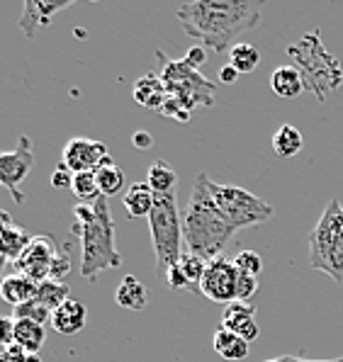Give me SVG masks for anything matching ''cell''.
Instances as JSON below:
<instances>
[{"label":"cell","mask_w":343,"mask_h":362,"mask_svg":"<svg viewBox=\"0 0 343 362\" xmlns=\"http://www.w3.org/2000/svg\"><path fill=\"white\" fill-rule=\"evenodd\" d=\"M132 95H134L136 105H141V107H146V110H153V112H161L168 93H165V86H163L161 76L146 74V76L136 78Z\"/></svg>","instance_id":"ac0fdd59"},{"label":"cell","mask_w":343,"mask_h":362,"mask_svg":"<svg viewBox=\"0 0 343 362\" xmlns=\"http://www.w3.org/2000/svg\"><path fill=\"white\" fill-rule=\"evenodd\" d=\"M37 289H40V285H37L35 280H30V277H25V275H18V272L0 280V297L13 306L32 302V299L37 297Z\"/></svg>","instance_id":"ffe728a7"},{"label":"cell","mask_w":343,"mask_h":362,"mask_svg":"<svg viewBox=\"0 0 343 362\" xmlns=\"http://www.w3.org/2000/svg\"><path fill=\"white\" fill-rule=\"evenodd\" d=\"M239 76L241 74L231 64H226V66L219 69V83H224V86H234V83L239 81Z\"/></svg>","instance_id":"f35d334b"},{"label":"cell","mask_w":343,"mask_h":362,"mask_svg":"<svg viewBox=\"0 0 343 362\" xmlns=\"http://www.w3.org/2000/svg\"><path fill=\"white\" fill-rule=\"evenodd\" d=\"M71 192H74V197L79 199V204H95L98 199L103 197L100 187H98L95 173H76Z\"/></svg>","instance_id":"f1b7e54d"},{"label":"cell","mask_w":343,"mask_h":362,"mask_svg":"<svg viewBox=\"0 0 343 362\" xmlns=\"http://www.w3.org/2000/svg\"><path fill=\"white\" fill-rule=\"evenodd\" d=\"M0 280H3V277H0Z\"/></svg>","instance_id":"7bdbcfd3"},{"label":"cell","mask_w":343,"mask_h":362,"mask_svg":"<svg viewBox=\"0 0 343 362\" xmlns=\"http://www.w3.org/2000/svg\"><path fill=\"white\" fill-rule=\"evenodd\" d=\"M236 229L217 207L209 192L207 173H197L192 182L190 197L182 211V241L187 253H195L204 260L224 255V248L234 238Z\"/></svg>","instance_id":"7a4b0ae2"},{"label":"cell","mask_w":343,"mask_h":362,"mask_svg":"<svg viewBox=\"0 0 343 362\" xmlns=\"http://www.w3.org/2000/svg\"><path fill=\"white\" fill-rule=\"evenodd\" d=\"M35 168V151H32V139L27 134H22L15 144L13 151L0 153V185L10 192V197L15 199V204L25 202L22 194V182Z\"/></svg>","instance_id":"9c48e42d"},{"label":"cell","mask_w":343,"mask_h":362,"mask_svg":"<svg viewBox=\"0 0 343 362\" xmlns=\"http://www.w3.org/2000/svg\"><path fill=\"white\" fill-rule=\"evenodd\" d=\"M5 263H8V255H5V250H3V246H0V272H3V267H5Z\"/></svg>","instance_id":"b9f144b4"},{"label":"cell","mask_w":343,"mask_h":362,"mask_svg":"<svg viewBox=\"0 0 343 362\" xmlns=\"http://www.w3.org/2000/svg\"><path fill=\"white\" fill-rule=\"evenodd\" d=\"M234 265L239 272H246V275L258 277V272L263 270V258L256 253V250H241L234 258Z\"/></svg>","instance_id":"1f68e13d"},{"label":"cell","mask_w":343,"mask_h":362,"mask_svg":"<svg viewBox=\"0 0 343 362\" xmlns=\"http://www.w3.org/2000/svg\"><path fill=\"white\" fill-rule=\"evenodd\" d=\"M265 362H343V358H334V360H307V358H300V355H280V358L265 360Z\"/></svg>","instance_id":"60d3db41"},{"label":"cell","mask_w":343,"mask_h":362,"mask_svg":"<svg viewBox=\"0 0 343 362\" xmlns=\"http://www.w3.org/2000/svg\"><path fill=\"white\" fill-rule=\"evenodd\" d=\"M209 192H212L217 207L222 209V214L231 221L236 231L246 229V226L263 224L273 216V204H268L258 194L243 190L236 185H219V182L209 180Z\"/></svg>","instance_id":"ba28073f"},{"label":"cell","mask_w":343,"mask_h":362,"mask_svg":"<svg viewBox=\"0 0 343 362\" xmlns=\"http://www.w3.org/2000/svg\"><path fill=\"white\" fill-rule=\"evenodd\" d=\"M204 270H207V260L185 250L178 263L165 272L163 280L170 289H178V292H182V289H187V292H200Z\"/></svg>","instance_id":"5bb4252c"},{"label":"cell","mask_w":343,"mask_h":362,"mask_svg":"<svg viewBox=\"0 0 343 362\" xmlns=\"http://www.w3.org/2000/svg\"><path fill=\"white\" fill-rule=\"evenodd\" d=\"M185 61L190 69H195V71H200L202 66H204V61H207V49L200 47V44H195V47H190L187 49V54H185Z\"/></svg>","instance_id":"8d00e7d4"},{"label":"cell","mask_w":343,"mask_h":362,"mask_svg":"<svg viewBox=\"0 0 343 362\" xmlns=\"http://www.w3.org/2000/svg\"><path fill=\"white\" fill-rule=\"evenodd\" d=\"M69 285L66 282H57V280H44L40 282V289H37V302L47 306L49 311H54V309H59L61 304L66 302V299H71L69 297Z\"/></svg>","instance_id":"f546056e"},{"label":"cell","mask_w":343,"mask_h":362,"mask_svg":"<svg viewBox=\"0 0 343 362\" xmlns=\"http://www.w3.org/2000/svg\"><path fill=\"white\" fill-rule=\"evenodd\" d=\"M69 272H71V258H69V253H64V250H59L57 258H54V263H52V270H49V280L66 282V277H69Z\"/></svg>","instance_id":"e575fe53"},{"label":"cell","mask_w":343,"mask_h":362,"mask_svg":"<svg viewBox=\"0 0 343 362\" xmlns=\"http://www.w3.org/2000/svg\"><path fill=\"white\" fill-rule=\"evenodd\" d=\"M236 287H239V270H236L234 260H229L226 255L207 260V270L200 282L202 297L226 306L236 302Z\"/></svg>","instance_id":"30bf717a"},{"label":"cell","mask_w":343,"mask_h":362,"mask_svg":"<svg viewBox=\"0 0 343 362\" xmlns=\"http://www.w3.org/2000/svg\"><path fill=\"white\" fill-rule=\"evenodd\" d=\"M153 202H156V194L146 182H132L122 194V204H124L129 219H141V216L149 219V214L153 211Z\"/></svg>","instance_id":"d6986e66"},{"label":"cell","mask_w":343,"mask_h":362,"mask_svg":"<svg viewBox=\"0 0 343 362\" xmlns=\"http://www.w3.org/2000/svg\"><path fill=\"white\" fill-rule=\"evenodd\" d=\"M44 341H47V331H44L42 324L27 319L15 321V345L25 350V353L40 355Z\"/></svg>","instance_id":"cb8c5ba5"},{"label":"cell","mask_w":343,"mask_h":362,"mask_svg":"<svg viewBox=\"0 0 343 362\" xmlns=\"http://www.w3.org/2000/svg\"><path fill=\"white\" fill-rule=\"evenodd\" d=\"M115 219L107 197L95 204H76L74 207V233L81 241V275L95 280L100 272L117 270L122 255L115 241Z\"/></svg>","instance_id":"3957f363"},{"label":"cell","mask_w":343,"mask_h":362,"mask_svg":"<svg viewBox=\"0 0 343 362\" xmlns=\"http://www.w3.org/2000/svg\"><path fill=\"white\" fill-rule=\"evenodd\" d=\"M71 185H74V173L66 168L64 163H59L52 175V187L54 190H66V187L71 190Z\"/></svg>","instance_id":"d590c367"},{"label":"cell","mask_w":343,"mask_h":362,"mask_svg":"<svg viewBox=\"0 0 343 362\" xmlns=\"http://www.w3.org/2000/svg\"><path fill=\"white\" fill-rule=\"evenodd\" d=\"M302 146H304V136L297 127L283 124L273 134V151L275 156H280V158H292V156H297L302 151Z\"/></svg>","instance_id":"484cf974"},{"label":"cell","mask_w":343,"mask_h":362,"mask_svg":"<svg viewBox=\"0 0 343 362\" xmlns=\"http://www.w3.org/2000/svg\"><path fill=\"white\" fill-rule=\"evenodd\" d=\"M149 229H151V243L156 253V275L165 277L182 255V214L178 209L175 192L156 194L153 211L149 214Z\"/></svg>","instance_id":"8992f818"},{"label":"cell","mask_w":343,"mask_h":362,"mask_svg":"<svg viewBox=\"0 0 343 362\" xmlns=\"http://www.w3.org/2000/svg\"><path fill=\"white\" fill-rule=\"evenodd\" d=\"M161 115L168 117V119L182 122V124H185V122H190V117H192L190 110H185L178 103V100H173V98H165V103H163V107H161Z\"/></svg>","instance_id":"836d02e7"},{"label":"cell","mask_w":343,"mask_h":362,"mask_svg":"<svg viewBox=\"0 0 343 362\" xmlns=\"http://www.w3.org/2000/svg\"><path fill=\"white\" fill-rule=\"evenodd\" d=\"M110 160L112 156H110L107 146L88 136H74L71 141H66L64 156H61V163L74 175L76 173H98Z\"/></svg>","instance_id":"7c38bea8"},{"label":"cell","mask_w":343,"mask_h":362,"mask_svg":"<svg viewBox=\"0 0 343 362\" xmlns=\"http://www.w3.org/2000/svg\"><path fill=\"white\" fill-rule=\"evenodd\" d=\"M156 59L161 61V81L168 98L178 100L190 112L197 107H212L217 98V86L212 81H207L200 71L190 69L182 59H168L163 52H156Z\"/></svg>","instance_id":"52a82bcc"},{"label":"cell","mask_w":343,"mask_h":362,"mask_svg":"<svg viewBox=\"0 0 343 362\" xmlns=\"http://www.w3.org/2000/svg\"><path fill=\"white\" fill-rule=\"evenodd\" d=\"M146 185L151 187L153 194H168V192H175V185H178V173H175L173 165L168 160H153L149 165V173H146Z\"/></svg>","instance_id":"d4e9b609"},{"label":"cell","mask_w":343,"mask_h":362,"mask_svg":"<svg viewBox=\"0 0 343 362\" xmlns=\"http://www.w3.org/2000/svg\"><path fill=\"white\" fill-rule=\"evenodd\" d=\"M98 177V187H100V194L103 197H112V194H120L122 190H124V170L120 168L115 160H110V163H105L100 170L95 173Z\"/></svg>","instance_id":"83f0119b"},{"label":"cell","mask_w":343,"mask_h":362,"mask_svg":"<svg viewBox=\"0 0 343 362\" xmlns=\"http://www.w3.org/2000/svg\"><path fill=\"white\" fill-rule=\"evenodd\" d=\"M258 292V277L246 275V272H239V287H236V302H248L251 304V297Z\"/></svg>","instance_id":"d6a6232c"},{"label":"cell","mask_w":343,"mask_h":362,"mask_svg":"<svg viewBox=\"0 0 343 362\" xmlns=\"http://www.w3.org/2000/svg\"><path fill=\"white\" fill-rule=\"evenodd\" d=\"M270 88H273L275 95L283 98V100H295L307 90L300 71H297L292 64L290 66H278V69L273 71V76H270Z\"/></svg>","instance_id":"7402d4cb"},{"label":"cell","mask_w":343,"mask_h":362,"mask_svg":"<svg viewBox=\"0 0 343 362\" xmlns=\"http://www.w3.org/2000/svg\"><path fill=\"white\" fill-rule=\"evenodd\" d=\"M309 265L343 285V207L331 199L309 233Z\"/></svg>","instance_id":"5b68a950"},{"label":"cell","mask_w":343,"mask_h":362,"mask_svg":"<svg viewBox=\"0 0 343 362\" xmlns=\"http://www.w3.org/2000/svg\"><path fill=\"white\" fill-rule=\"evenodd\" d=\"M30 233H27L25 226L15 224V219L8 214L5 209H0V246H3L5 255H8L10 263H15V260L22 255V250L27 248V243H30Z\"/></svg>","instance_id":"e0dca14e"},{"label":"cell","mask_w":343,"mask_h":362,"mask_svg":"<svg viewBox=\"0 0 343 362\" xmlns=\"http://www.w3.org/2000/svg\"><path fill=\"white\" fill-rule=\"evenodd\" d=\"M229 64L234 66L241 76L253 74V71L258 69V64H261V52H258V47H253V44L239 42L229 49Z\"/></svg>","instance_id":"4316f807"},{"label":"cell","mask_w":343,"mask_h":362,"mask_svg":"<svg viewBox=\"0 0 343 362\" xmlns=\"http://www.w3.org/2000/svg\"><path fill=\"white\" fill-rule=\"evenodd\" d=\"M287 59L292 61L297 71H300L304 88L314 93L319 103H324L336 88L343 83V66L341 61L324 47L322 32L312 30L302 35L295 44L287 47Z\"/></svg>","instance_id":"277c9868"},{"label":"cell","mask_w":343,"mask_h":362,"mask_svg":"<svg viewBox=\"0 0 343 362\" xmlns=\"http://www.w3.org/2000/svg\"><path fill=\"white\" fill-rule=\"evenodd\" d=\"M71 0L66 3H47V0H25L20 15V30L27 39H35L44 27H49L59 13H64L66 8H71Z\"/></svg>","instance_id":"4fadbf2b"},{"label":"cell","mask_w":343,"mask_h":362,"mask_svg":"<svg viewBox=\"0 0 343 362\" xmlns=\"http://www.w3.org/2000/svg\"><path fill=\"white\" fill-rule=\"evenodd\" d=\"M224 328L234 331L236 336H241L246 343L256 341L261 336L256 324V306L248 304V302H231L224 306V314H222V324Z\"/></svg>","instance_id":"9a60e30c"},{"label":"cell","mask_w":343,"mask_h":362,"mask_svg":"<svg viewBox=\"0 0 343 362\" xmlns=\"http://www.w3.org/2000/svg\"><path fill=\"white\" fill-rule=\"evenodd\" d=\"M115 302H117L122 309L127 311H141L146 309L149 304V292L146 285L134 275H124L122 282L117 285V292H115Z\"/></svg>","instance_id":"44dd1931"},{"label":"cell","mask_w":343,"mask_h":362,"mask_svg":"<svg viewBox=\"0 0 343 362\" xmlns=\"http://www.w3.org/2000/svg\"><path fill=\"white\" fill-rule=\"evenodd\" d=\"M0 345H5V348L15 345V319L0 316Z\"/></svg>","instance_id":"74e56055"},{"label":"cell","mask_w":343,"mask_h":362,"mask_svg":"<svg viewBox=\"0 0 343 362\" xmlns=\"http://www.w3.org/2000/svg\"><path fill=\"white\" fill-rule=\"evenodd\" d=\"M132 144H134V148L144 151V148H151L153 146V136L149 132H136L134 136H132Z\"/></svg>","instance_id":"ab89813d"},{"label":"cell","mask_w":343,"mask_h":362,"mask_svg":"<svg viewBox=\"0 0 343 362\" xmlns=\"http://www.w3.org/2000/svg\"><path fill=\"white\" fill-rule=\"evenodd\" d=\"M13 319H15V321H20V319L37 321V324H42V326H44V324H47V321H52V311H49L44 304L37 302V299H32V302H27V304L15 306Z\"/></svg>","instance_id":"4dcf8cb0"},{"label":"cell","mask_w":343,"mask_h":362,"mask_svg":"<svg viewBox=\"0 0 343 362\" xmlns=\"http://www.w3.org/2000/svg\"><path fill=\"white\" fill-rule=\"evenodd\" d=\"M261 3L253 0H195L175 10L182 32L197 39L200 47L222 54L234 39L251 32L261 22Z\"/></svg>","instance_id":"6da1fadb"},{"label":"cell","mask_w":343,"mask_h":362,"mask_svg":"<svg viewBox=\"0 0 343 362\" xmlns=\"http://www.w3.org/2000/svg\"><path fill=\"white\" fill-rule=\"evenodd\" d=\"M214 350H217L219 358L229 360V362H236V360H243L248 355V345L241 336H236L234 331H229V328L224 326H217V331H214Z\"/></svg>","instance_id":"603a6c76"},{"label":"cell","mask_w":343,"mask_h":362,"mask_svg":"<svg viewBox=\"0 0 343 362\" xmlns=\"http://www.w3.org/2000/svg\"><path fill=\"white\" fill-rule=\"evenodd\" d=\"M88 324V309L79 299H66L59 309L52 311V328L61 336H76Z\"/></svg>","instance_id":"2e32d148"},{"label":"cell","mask_w":343,"mask_h":362,"mask_svg":"<svg viewBox=\"0 0 343 362\" xmlns=\"http://www.w3.org/2000/svg\"><path fill=\"white\" fill-rule=\"evenodd\" d=\"M59 248L57 241L47 233H35L27 243V248L22 250V255L13 263L15 272L18 275H25L30 280H35L37 285L44 280H49V270H52V263L57 258Z\"/></svg>","instance_id":"8fae6325"}]
</instances>
